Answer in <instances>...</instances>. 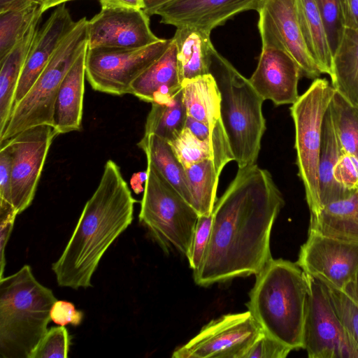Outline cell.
I'll list each match as a JSON object with an SVG mask.
<instances>
[{
  "label": "cell",
  "mask_w": 358,
  "mask_h": 358,
  "mask_svg": "<svg viewBox=\"0 0 358 358\" xmlns=\"http://www.w3.org/2000/svg\"><path fill=\"white\" fill-rule=\"evenodd\" d=\"M181 86L187 116L214 126L220 119L221 95L213 76L185 79Z\"/></svg>",
  "instance_id": "4316f807"
},
{
  "label": "cell",
  "mask_w": 358,
  "mask_h": 358,
  "mask_svg": "<svg viewBox=\"0 0 358 358\" xmlns=\"http://www.w3.org/2000/svg\"><path fill=\"white\" fill-rule=\"evenodd\" d=\"M285 201L271 174L257 164L238 168L213 211L209 243L195 283L208 287L257 275L272 259V227Z\"/></svg>",
  "instance_id": "6da1fadb"
},
{
  "label": "cell",
  "mask_w": 358,
  "mask_h": 358,
  "mask_svg": "<svg viewBox=\"0 0 358 358\" xmlns=\"http://www.w3.org/2000/svg\"><path fill=\"white\" fill-rule=\"evenodd\" d=\"M308 231L358 243V189L310 214Z\"/></svg>",
  "instance_id": "603a6c76"
},
{
  "label": "cell",
  "mask_w": 358,
  "mask_h": 358,
  "mask_svg": "<svg viewBox=\"0 0 358 358\" xmlns=\"http://www.w3.org/2000/svg\"><path fill=\"white\" fill-rule=\"evenodd\" d=\"M101 9L127 8L143 9L144 0H99Z\"/></svg>",
  "instance_id": "ee69618b"
},
{
  "label": "cell",
  "mask_w": 358,
  "mask_h": 358,
  "mask_svg": "<svg viewBox=\"0 0 358 358\" xmlns=\"http://www.w3.org/2000/svg\"><path fill=\"white\" fill-rule=\"evenodd\" d=\"M221 95L220 118L238 168L257 163L266 129L264 100L226 59L215 52L210 66Z\"/></svg>",
  "instance_id": "5b68a950"
},
{
  "label": "cell",
  "mask_w": 358,
  "mask_h": 358,
  "mask_svg": "<svg viewBox=\"0 0 358 358\" xmlns=\"http://www.w3.org/2000/svg\"><path fill=\"white\" fill-rule=\"evenodd\" d=\"M329 110L343 152L358 159V107L334 90Z\"/></svg>",
  "instance_id": "1f68e13d"
},
{
  "label": "cell",
  "mask_w": 358,
  "mask_h": 358,
  "mask_svg": "<svg viewBox=\"0 0 358 358\" xmlns=\"http://www.w3.org/2000/svg\"><path fill=\"white\" fill-rule=\"evenodd\" d=\"M50 317L55 324L59 326L71 324L77 327L81 324L84 313L80 310H76L71 302L57 300L51 308Z\"/></svg>",
  "instance_id": "ab89813d"
},
{
  "label": "cell",
  "mask_w": 358,
  "mask_h": 358,
  "mask_svg": "<svg viewBox=\"0 0 358 358\" xmlns=\"http://www.w3.org/2000/svg\"><path fill=\"white\" fill-rule=\"evenodd\" d=\"M264 331L251 313L224 315L211 320L173 358H243Z\"/></svg>",
  "instance_id": "8fae6325"
},
{
  "label": "cell",
  "mask_w": 358,
  "mask_h": 358,
  "mask_svg": "<svg viewBox=\"0 0 358 358\" xmlns=\"http://www.w3.org/2000/svg\"><path fill=\"white\" fill-rule=\"evenodd\" d=\"M327 285L334 309L358 349V299L353 291L352 282L341 289Z\"/></svg>",
  "instance_id": "836d02e7"
},
{
  "label": "cell",
  "mask_w": 358,
  "mask_h": 358,
  "mask_svg": "<svg viewBox=\"0 0 358 358\" xmlns=\"http://www.w3.org/2000/svg\"><path fill=\"white\" fill-rule=\"evenodd\" d=\"M164 0H144V8L143 10L149 15H153V12L159 7Z\"/></svg>",
  "instance_id": "f6af8a7d"
},
{
  "label": "cell",
  "mask_w": 358,
  "mask_h": 358,
  "mask_svg": "<svg viewBox=\"0 0 358 358\" xmlns=\"http://www.w3.org/2000/svg\"><path fill=\"white\" fill-rule=\"evenodd\" d=\"M146 173L139 222L164 252L188 259L199 215L149 161Z\"/></svg>",
  "instance_id": "52a82bcc"
},
{
  "label": "cell",
  "mask_w": 358,
  "mask_h": 358,
  "mask_svg": "<svg viewBox=\"0 0 358 358\" xmlns=\"http://www.w3.org/2000/svg\"><path fill=\"white\" fill-rule=\"evenodd\" d=\"M296 263L305 273L344 288L358 272V243L308 231Z\"/></svg>",
  "instance_id": "5bb4252c"
},
{
  "label": "cell",
  "mask_w": 358,
  "mask_h": 358,
  "mask_svg": "<svg viewBox=\"0 0 358 358\" xmlns=\"http://www.w3.org/2000/svg\"><path fill=\"white\" fill-rule=\"evenodd\" d=\"M169 1H170V0H164V3H166V2ZM163 3H162V4H163Z\"/></svg>",
  "instance_id": "c3c4849f"
},
{
  "label": "cell",
  "mask_w": 358,
  "mask_h": 358,
  "mask_svg": "<svg viewBox=\"0 0 358 358\" xmlns=\"http://www.w3.org/2000/svg\"><path fill=\"white\" fill-rule=\"evenodd\" d=\"M177 47V59L181 80L210 73L216 51L210 33L189 26L176 27L172 38Z\"/></svg>",
  "instance_id": "7402d4cb"
},
{
  "label": "cell",
  "mask_w": 358,
  "mask_h": 358,
  "mask_svg": "<svg viewBox=\"0 0 358 358\" xmlns=\"http://www.w3.org/2000/svg\"><path fill=\"white\" fill-rule=\"evenodd\" d=\"M17 215V212L13 206L0 204V279L3 278L4 267L6 266V246L11 234L15 217Z\"/></svg>",
  "instance_id": "60d3db41"
},
{
  "label": "cell",
  "mask_w": 358,
  "mask_h": 358,
  "mask_svg": "<svg viewBox=\"0 0 358 358\" xmlns=\"http://www.w3.org/2000/svg\"><path fill=\"white\" fill-rule=\"evenodd\" d=\"M299 22L306 47L322 73L329 76L333 52L324 24L314 0H296Z\"/></svg>",
  "instance_id": "83f0119b"
},
{
  "label": "cell",
  "mask_w": 358,
  "mask_h": 358,
  "mask_svg": "<svg viewBox=\"0 0 358 358\" xmlns=\"http://www.w3.org/2000/svg\"><path fill=\"white\" fill-rule=\"evenodd\" d=\"M187 117L181 90L169 101L152 103L144 134H154L169 142L185 127Z\"/></svg>",
  "instance_id": "4dcf8cb0"
},
{
  "label": "cell",
  "mask_w": 358,
  "mask_h": 358,
  "mask_svg": "<svg viewBox=\"0 0 358 358\" xmlns=\"http://www.w3.org/2000/svg\"><path fill=\"white\" fill-rule=\"evenodd\" d=\"M261 0H170L154 12L160 22L176 27L189 26L210 33L234 15L257 10Z\"/></svg>",
  "instance_id": "2e32d148"
},
{
  "label": "cell",
  "mask_w": 358,
  "mask_h": 358,
  "mask_svg": "<svg viewBox=\"0 0 358 358\" xmlns=\"http://www.w3.org/2000/svg\"><path fill=\"white\" fill-rule=\"evenodd\" d=\"M353 291L358 299V272L356 275L354 282H352Z\"/></svg>",
  "instance_id": "7dc6e473"
},
{
  "label": "cell",
  "mask_w": 358,
  "mask_h": 358,
  "mask_svg": "<svg viewBox=\"0 0 358 358\" xmlns=\"http://www.w3.org/2000/svg\"><path fill=\"white\" fill-rule=\"evenodd\" d=\"M73 0H40L41 8L43 13L48 10L49 8L57 7L66 2L71 1Z\"/></svg>",
  "instance_id": "bcb514c9"
},
{
  "label": "cell",
  "mask_w": 358,
  "mask_h": 358,
  "mask_svg": "<svg viewBox=\"0 0 358 358\" xmlns=\"http://www.w3.org/2000/svg\"><path fill=\"white\" fill-rule=\"evenodd\" d=\"M323 20L333 52L338 48L345 30L338 7V0H314Z\"/></svg>",
  "instance_id": "d590c367"
},
{
  "label": "cell",
  "mask_w": 358,
  "mask_h": 358,
  "mask_svg": "<svg viewBox=\"0 0 358 358\" xmlns=\"http://www.w3.org/2000/svg\"><path fill=\"white\" fill-rule=\"evenodd\" d=\"M143 9H101L87 22L88 48L136 49L159 41Z\"/></svg>",
  "instance_id": "9a60e30c"
},
{
  "label": "cell",
  "mask_w": 358,
  "mask_h": 358,
  "mask_svg": "<svg viewBox=\"0 0 358 358\" xmlns=\"http://www.w3.org/2000/svg\"><path fill=\"white\" fill-rule=\"evenodd\" d=\"M136 202L120 166L108 160L67 245L52 265L59 286L92 287V277L103 254L131 224Z\"/></svg>",
  "instance_id": "7a4b0ae2"
},
{
  "label": "cell",
  "mask_w": 358,
  "mask_h": 358,
  "mask_svg": "<svg viewBox=\"0 0 358 358\" xmlns=\"http://www.w3.org/2000/svg\"><path fill=\"white\" fill-rule=\"evenodd\" d=\"M59 135L51 124H40L1 143L11 154V199L18 214L32 203L45 159L54 138Z\"/></svg>",
  "instance_id": "7c38bea8"
},
{
  "label": "cell",
  "mask_w": 358,
  "mask_h": 358,
  "mask_svg": "<svg viewBox=\"0 0 358 358\" xmlns=\"http://www.w3.org/2000/svg\"><path fill=\"white\" fill-rule=\"evenodd\" d=\"M57 299L34 277L29 265L0 279V356L29 358L48 331Z\"/></svg>",
  "instance_id": "277c9868"
},
{
  "label": "cell",
  "mask_w": 358,
  "mask_h": 358,
  "mask_svg": "<svg viewBox=\"0 0 358 358\" xmlns=\"http://www.w3.org/2000/svg\"><path fill=\"white\" fill-rule=\"evenodd\" d=\"M308 285L296 264L271 259L256 275L247 303L263 331L292 350L303 348Z\"/></svg>",
  "instance_id": "3957f363"
},
{
  "label": "cell",
  "mask_w": 358,
  "mask_h": 358,
  "mask_svg": "<svg viewBox=\"0 0 358 358\" xmlns=\"http://www.w3.org/2000/svg\"><path fill=\"white\" fill-rule=\"evenodd\" d=\"M334 176L341 186L355 192L358 189V159L343 152L335 166Z\"/></svg>",
  "instance_id": "f35d334b"
},
{
  "label": "cell",
  "mask_w": 358,
  "mask_h": 358,
  "mask_svg": "<svg viewBox=\"0 0 358 358\" xmlns=\"http://www.w3.org/2000/svg\"><path fill=\"white\" fill-rule=\"evenodd\" d=\"M191 195V206L199 215H209L217 201L221 172L213 159H205L185 169Z\"/></svg>",
  "instance_id": "f546056e"
},
{
  "label": "cell",
  "mask_w": 358,
  "mask_h": 358,
  "mask_svg": "<svg viewBox=\"0 0 358 358\" xmlns=\"http://www.w3.org/2000/svg\"><path fill=\"white\" fill-rule=\"evenodd\" d=\"M41 19H37L10 51L0 59V135L14 106L19 80Z\"/></svg>",
  "instance_id": "cb8c5ba5"
},
{
  "label": "cell",
  "mask_w": 358,
  "mask_h": 358,
  "mask_svg": "<svg viewBox=\"0 0 358 358\" xmlns=\"http://www.w3.org/2000/svg\"><path fill=\"white\" fill-rule=\"evenodd\" d=\"M150 162L161 175L191 205V195L185 169L178 161L169 143L154 134H144L138 143Z\"/></svg>",
  "instance_id": "f1b7e54d"
},
{
  "label": "cell",
  "mask_w": 358,
  "mask_h": 358,
  "mask_svg": "<svg viewBox=\"0 0 358 358\" xmlns=\"http://www.w3.org/2000/svg\"><path fill=\"white\" fill-rule=\"evenodd\" d=\"M41 6L0 15V59L3 58L33 23L41 18Z\"/></svg>",
  "instance_id": "d6a6232c"
},
{
  "label": "cell",
  "mask_w": 358,
  "mask_h": 358,
  "mask_svg": "<svg viewBox=\"0 0 358 358\" xmlns=\"http://www.w3.org/2000/svg\"><path fill=\"white\" fill-rule=\"evenodd\" d=\"M69 346L70 336L64 326L53 327L47 331L29 358H66Z\"/></svg>",
  "instance_id": "e575fe53"
},
{
  "label": "cell",
  "mask_w": 358,
  "mask_h": 358,
  "mask_svg": "<svg viewBox=\"0 0 358 358\" xmlns=\"http://www.w3.org/2000/svg\"><path fill=\"white\" fill-rule=\"evenodd\" d=\"M85 17L76 21L27 94L15 104L0 143L40 124L52 125L54 105L59 86L76 60L88 48Z\"/></svg>",
  "instance_id": "8992f818"
},
{
  "label": "cell",
  "mask_w": 358,
  "mask_h": 358,
  "mask_svg": "<svg viewBox=\"0 0 358 358\" xmlns=\"http://www.w3.org/2000/svg\"><path fill=\"white\" fill-rule=\"evenodd\" d=\"M334 93L326 78H316L290 107L294 131L298 176L302 181L310 214L321 209L319 162L322 124Z\"/></svg>",
  "instance_id": "ba28073f"
},
{
  "label": "cell",
  "mask_w": 358,
  "mask_h": 358,
  "mask_svg": "<svg viewBox=\"0 0 358 358\" xmlns=\"http://www.w3.org/2000/svg\"><path fill=\"white\" fill-rule=\"evenodd\" d=\"M341 22L345 29H358V0H338Z\"/></svg>",
  "instance_id": "b9f144b4"
},
{
  "label": "cell",
  "mask_w": 358,
  "mask_h": 358,
  "mask_svg": "<svg viewBox=\"0 0 358 358\" xmlns=\"http://www.w3.org/2000/svg\"><path fill=\"white\" fill-rule=\"evenodd\" d=\"M331 86L358 107V29H345L333 54Z\"/></svg>",
  "instance_id": "484cf974"
},
{
  "label": "cell",
  "mask_w": 358,
  "mask_h": 358,
  "mask_svg": "<svg viewBox=\"0 0 358 358\" xmlns=\"http://www.w3.org/2000/svg\"><path fill=\"white\" fill-rule=\"evenodd\" d=\"M41 6L40 0H0V15Z\"/></svg>",
  "instance_id": "7bdbcfd3"
},
{
  "label": "cell",
  "mask_w": 358,
  "mask_h": 358,
  "mask_svg": "<svg viewBox=\"0 0 358 358\" xmlns=\"http://www.w3.org/2000/svg\"><path fill=\"white\" fill-rule=\"evenodd\" d=\"M292 350L264 331L245 352L243 358H285Z\"/></svg>",
  "instance_id": "74e56055"
},
{
  "label": "cell",
  "mask_w": 358,
  "mask_h": 358,
  "mask_svg": "<svg viewBox=\"0 0 358 358\" xmlns=\"http://www.w3.org/2000/svg\"><path fill=\"white\" fill-rule=\"evenodd\" d=\"M171 38L136 49L88 48L86 78L93 90L123 95L131 93V83L166 50Z\"/></svg>",
  "instance_id": "30bf717a"
},
{
  "label": "cell",
  "mask_w": 358,
  "mask_h": 358,
  "mask_svg": "<svg viewBox=\"0 0 358 358\" xmlns=\"http://www.w3.org/2000/svg\"><path fill=\"white\" fill-rule=\"evenodd\" d=\"M301 76L297 64L287 52L278 48H262L249 81L264 101L270 100L278 106L296 101Z\"/></svg>",
  "instance_id": "e0dca14e"
},
{
  "label": "cell",
  "mask_w": 358,
  "mask_h": 358,
  "mask_svg": "<svg viewBox=\"0 0 358 358\" xmlns=\"http://www.w3.org/2000/svg\"><path fill=\"white\" fill-rule=\"evenodd\" d=\"M213 213L209 215H199L195 227L189 264L193 271L200 266L206 253L213 226Z\"/></svg>",
  "instance_id": "8d00e7d4"
},
{
  "label": "cell",
  "mask_w": 358,
  "mask_h": 358,
  "mask_svg": "<svg viewBox=\"0 0 358 358\" xmlns=\"http://www.w3.org/2000/svg\"><path fill=\"white\" fill-rule=\"evenodd\" d=\"M308 290L303 331V349L309 358H358V349L333 306L328 285L306 273Z\"/></svg>",
  "instance_id": "9c48e42d"
},
{
  "label": "cell",
  "mask_w": 358,
  "mask_h": 358,
  "mask_svg": "<svg viewBox=\"0 0 358 358\" xmlns=\"http://www.w3.org/2000/svg\"><path fill=\"white\" fill-rule=\"evenodd\" d=\"M343 153L328 108L322 124L319 162V197L321 208L331 203L348 198L354 193L343 188L334 178V168Z\"/></svg>",
  "instance_id": "d4e9b609"
},
{
  "label": "cell",
  "mask_w": 358,
  "mask_h": 358,
  "mask_svg": "<svg viewBox=\"0 0 358 358\" xmlns=\"http://www.w3.org/2000/svg\"><path fill=\"white\" fill-rule=\"evenodd\" d=\"M169 143L185 169L205 159H213L222 173L229 162L234 161L221 118L215 124L211 136L206 139L196 137L185 127Z\"/></svg>",
  "instance_id": "ffe728a7"
},
{
  "label": "cell",
  "mask_w": 358,
  "mask_h": 358,
  "mask_svg": "<svg viewBox=\"0 0 358 358\" xmlns=\"http://www.w3.org/2000/svg\"><path fill=\"white\" fill-rule=\"evenodd\" d=\"M181 83L177 47L171 38L163 55L131 83L130 94L151 103H164L181 90Z\"/></svg>",
  "instance_id": "d6986e66"
},
{
  "label": "cell",
  "mask_w": 358,
  "mask_h": 358,
  "mask_svg": "<svg viewBox=\"0 0 358 358\" xmlns=\"http://www.w3.org/2000/svg\"><path fill=\"white\" fill-rule=\"evenodd\" d=\"M76 22L66 4L62 3L57 6L43 26L38 28L19 80L14 105L21 101L33 86Z\"/></svg>",
  "instance_id": "ac0fdd59"
},
{
  "label": "cell",
  "mask_w": 358,
  "mask_h": 358,
  "mask_svg": "<svg viewBox=\"0 0 358 358\" xmlns=\"http://www.w3.org/2000/svg\"><path fill=\"white\" fill-rule=\"evenodd\" d=\"M87 48L64 76L54 105L52 126L59 134L79 131L82 127Z\"/></svg>",
  "instance_id": "44dd1931"
},
{
  "label": "cell",
  "mask_w": 358,
  "mask_h": 358,
  "mask_svg": "<svg viewBox=\"0 0 358 358\" xmlns=\"http://www.w3.org/2000/svg\"><path fill=\"white\" fill-rule=\"evenodd\" d=\"M257 11L262 48L285 51L297 64L303 76L319 78L322 72L305 43L296 0H261Z\"/></svg>",
  "instance_id": "4fadbf2b"
}]
</instances>
